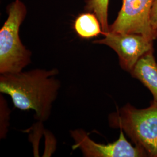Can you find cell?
Masks as SVG:
<instances>
[{
    "instance_id": "1",
    "label": "cell",
    "mask_w": 157,
    "mask_h": 157,
    "mask_svg": "<svg viewBox=\"0 0 157 157\" xmlns=\"http://www.w3.org/2000/svg\"><path fill=\"white\" fill-rule=\"evenodd\" d=\"M56 69H36L26 72L1 74L0 92L9 95L14 107L22 111L33 110L40 122L50 116L61 83Z\"/></svg>"
},
{
    "instance_id": "2",
    "label": "cell",
    "mask_w": 157,
    "mask_h": 157,
    "mask_svg": "<svg viewBox=\"0 0 157 157\" xmlns=\"http://www.w3.org/2000/svg\"><path fill=\"white\" fill-rule=\"evenodd\" d=\"M111 128L122 130L147 157H157V101L139 109L127 104L109 115Z\"/></svg>"
},
{
    "instance_id": "3",
    "label": "cell",
    "mask_w": 157,
    "mask_h": 157,
    "mask_svg": "<svg viewBox=\"0 0 157 157\" xmlns=\"http://www.w3.org/2000/svg\"><path fill=\"white\" fill-rule=\"evenodd\" d=\"M8 17L0 30V73H17L31 63V51L21 40L19 29L27 13L26 6L15 0L7 6Z\"/></svg>"
},
{
    "instance_id": "4",
    "label": "cell",
    "mask_w": 157,
    "mask_h": 157,
    "mask_svg": "<svg viewBox=\"0 0 157 157\" xmlns=\"http://www.w3.org/2000/svg\"><path fill=\"white\" fill-rule=\"evenodd\" d=\"M153 0H123L115 21L109 26V32L139 34L149 39H157V29L150 22Z\"/></svg>"
},
{
    "instance_id": "5",
    "label": "cell",
    "mask_w": 157,
    "mask_h": 157,
    "mask_svg": "<svg viewBox=\"0 0 157 157\" xmlns=\"http://www.w3.org/2000/svg\"><path fill=\"white\" fill-rule=\"evenodd\" d=\"M104 36L93 43L107 45L115 51L121 67L129 73L142 56L154 50L153 40L141 34L109 32Z\"/></svg>"
},
{
    "instance_id": "6",
    "label": "cell",
    "mask_w": 157,
    "mask_h": 157,
    "mask_svg": "<svg viewBox=\"0 0 157 157\" xmlns=\"http://www.w3.org/2000/svg\"><path fill=\"white\" fill-rule=\"evenodd\" d=\"M117 140L107 144H99L92 140L82 129L71 132L75 141L73 150L79 148L86 157H146L145 152L139 147L133 146L126 139L124 133L120 130Z\"/></svg>"
},
{
    "instance_id": "7",
    "label": "cell",
    "mask_w": 157,
    "mask_h": 157,
    "mask_svg": "<svg viewBox=\"0 0 157 157\" xmlns=\"http://www.w3.org/2000/svg\"><path fill=\"white\" fill-rule=\"evenodd\" d=\"M153 52L151 51L142 56L130 73L150 91L157 101V62Z\"/></svg>"
},
{
    "instance_id": "8",
    "label": "cell",
    "mask_w": 157,
    "mask_h": 157,
    "mask_svg": "<svg viewBox=\"0 0 157 157\" xmlns=\"http://www.w3.org/2000/svg\"><path fill=\"white\" fill-rule=\"evenodd\" d=\"M73 26L76 33L82 39H89L103 34L98 19L89 12L80 14L76 19Z\"/></svg>"
},
{
    "instance_id": "9",
    "label": "cell",
    "mask_w": 157,
    "mask_h": 157,
    "mask_svg": "<svg viewBox=\"0 0 157 157\" xmlns=\"http://www.w3.org/2000/svg\"><path fill=\"white\" fill-rule=\"evenodd\" d=\"M109 0H86L85 10L94 13L101 23L103 35L109 32L108 10Z\"/></svg>"
},
{
    "instance_id": "10",
    "label": "cell",
    "mask_w": 157,
    "mask_h": 157,
    "mask_svg": "<svg viewBox=\"0 0 157 157\" xmlns=\"http://www.w3.org/2000/svg\"><path fill=\"white\" fill-rule=\"evenodd\" d=\"M150 22L152 28L157 29V0H153L150 12Z\"/></svg>"
}]
</instances>
